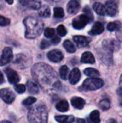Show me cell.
Wrapping results in <instances>:
<instances>
[{"instance_id":"d6986e66","label":"cell","mask_w":122,"mask_h":123,"mask_svg":"<svg viewBox=\"0 0 122 123\" xmlns=\"http://www.w3.org/2000/svg\"><path fill=\"white\" fill-rule=\"evenodd\" d=\"M104 45L105 48L111 51L119 48V43L115 40H106L104 41Z\"/></svg>"},{"instance_id":"1f68e13d","label":"cell","mask_w":122,"mask_h":123,"mask_svg":"<svg viewBox=\"0 0 122 123\" xmlns=\"http://www.w3.org/2000/svg\"><path fill=\"white\" fill-rule=\"evenodd\" d=\"M55 30L52 29V28H47L45 29V32H44V34H45V36L46 37H48V38H50V37H52L54 35H55Z\"/></svg>"},{"instance_id":"44dd1931","label":"cell","mask_w":122,"mask_h":123,"mask_svg":"<svg viewBox=\"0 0 122 123\" xmlns=\"http://www.w3.org/2000/svg\"><path fill=\"white\" fill-rule=\"evenodd\" d=\"M27 86L28 89V91L30 94H35L39 92V87L37 84L32 81H28L27 82Z\"/></svg>"},{"instance_id":"6da1fadb","label":"cell","mask_w":122,"mask_h":123,"mask_svg":"<svg viewBox=\"0 0 122 123\" xmlns=\"http://www.w3.org/2000/svg\"><path fill=\"white\" fill-rule=\"evenodd\" d=\"M32 74L34 79L43 87H55L60 84L57 79L54 70L50 66L42 63H37L32 67Z\"/></svg>"},{"instance_id":"8992f818","label":"cell","mask_w":122,"mask_h":123,"mask_svg":"<svg viewBox=\"0 0 122 123\" xmlns=\"http://www.w3.org/2000/svg\"><path fill=\"white\" fill-rule=\"evenodd\" d=\"M12 57H13V53H12V48L9 47L5 48L3 50L1 56L0 57V66H4L7 63H9V62H11V61L12 60Z\"/></svg>"},{"instance_id":"9a60e30c","label":"cell","mask_w":122,"mask_h":123,"mask_svg":"<svg viewBox=\"0 0 122 123\" xmlns=\"http://www.w3.org/2000/svg\"><path fill=\"white\" fill-rule=\"evenodd\" d=\"M104 27L103 24H101L99 22H96L93 25L91 31L89 32V34L91 35H97L101 34L104 32Z\"/></svg>"},{"instance_id":"e0dca14e","label":"cell","mask_w":122,"mask_h":123,"mask_svg":"<svg viewBox=\"0 0 122 123\" xmlns=\"http://www.w3.org/2000/svg\"><path fill=\"white\" fill-rule=\"evenodd\" d=\"M85 104H86L85 100L81 98V97H73L72 99H71V105L76 109H78V110L83 109Z\"/></svg>"},{"instance_id":"7a4b0ae2","label":"cell","mask_w":122,"mask_h":123,"mask_svg":"<svg viewBox=\"0 0 122 123\" xmlns=\"http://www.w3.org/2000/svg\"><path fill=\"white\" fill-rule=\"evenodd\" d=\"M25 26V37L28 39L37 37L43 30L44 25L42 21L38 19L29 17L24 19Z\"/></svg>"},{"instance_id":"7c38bea8","label":"cell","mask_w":122,"mask_h":123,"mask_svg":"<svg viewBox=\"0 0 122 123\" xmlns=\"http://www.w3.org/2000/svg\"><path fill=\"white\" fill-rule=\"evenodd\" d=\"M73 40L75 43L79 48H83L88 45L91 42V39L89 37L81 36V35H76L73 37Z\"/></svg>"},{"instance_id":"d590c367","label":"cell","mask_w":122,"mask_h":123,"mask_svg":"<svg viewBox=\"0 0 122 123\" xmlns=\"http://www.w3.org/2000/svg\"><path fill=\"white\" fill-rule=\"evenodd\" d=\"M83 11H84V12L86 13V14L89 17L90 21H92V20L93 19V14H92V12H91V9H90L88 6H86V7L84 8Z\"/></svg>"},{"instance_id":"ab89813d","label":"cell","mask_w":122,"mask_h":123,"mask_svg":"<svg viewBox=\"0 0 122 123\" xmlns=\"http://www.w3.org/2000/svg\"><path fill=\"white\" fill-rule=\"evenodd\" d=\"M4 82V76L2 73L0 71V84H2Z\"/></svg>"},{"instance_id":"30bf717a","label":"cell","mask_w":122,"mask_h":123,"mask_svg":"<svg viewBox=\"0 0 122 123\" xmlns=\"http://www.w3.org/2000/svg\"><path fill=\"white\" fill-rule=\"evenodd\" d=\"M4 71L7 76L8 81L10 84H15L18 83V81H19V77L17 73L14 70H13L10 68H6L4 69Z\"/></svg>"},{"instance_id":"f6af8a7d","label":"cell","mask_w":122,"mask_h":123,"mask_svg":"<svg viewBox=\"0 0 122 123\" xmlns=\"http://www.w3.org/2000/svg\"><path fill=\"white\" fill-rule=\"evenodd\" d=\"M120 86H121V88H122V75L121 76V79H120Z\"/></svg>"},{"instance_id":"9c48e42d","label":"cell","mask_w":122,"mask_h":123,"mask_svg":"<svg viewBox=\"0 0 122 123\" xmlns=\"http://www.w3.org/2000/svg\"><path fill=\"white\" fill-rule=\"evenodd\" d=\"M47 58L48 59L54 63H58L60 62L63 59V54L62 52L59 50L55 49L52 50H50L47 53Z\"/></svg>"},{"instance_id":"e575fe53","label":"cell","mask_w":122,"mask_h":123,"mask_svg":"<svg viewBox=\"0 0 122 123\" xmlns=\"http://www.w3.org/2000/svg\"><path fill=\"white\" fill-rule=\"evenodd\" d=\"M10 20L1 15H0V26H6L9 25Z\"/></svg>"},{"instance_id":"b9f144b4","label":"cell","mask_w":122,"mask_h":123,"mask_svg":"<svg viewBox=\"0 0 122 123\" xmlns=\"http://www.w3.org/2000/svg\"><path fill=\"white\" fill-rule=\"evenodd\" d=\"M77 123H86L85 120L83 119H78L77 120Z\"/></svg>"},{"instance_id":"83f0119b","label":"cell","mask_w":122,"mask_h":123,"mask_svg":"<svg viewBox=\"0 0 122 123\" xmlns=\"http://www.w3.org/2000/svg\"><path fill=\"white\" fill-rule=\"evenodd\" d=\"M68 72H69V70H68V68L67 66H63L60 67L59 73H60V77L63 79L65 80L67 79L68 75Z\"/></svg>"},{"instance_id":"ba28073f","label":"cell","mask_w":122,"mask_h":123,"mask_svg":"<svg viewBox=\"0 0 122 123\" xmlns=\"http://www.w3.org/2000/svg\"><path fill=\"white\" fill-rule=\"evenodd\" d=\"M0 97L6 104H11L15 99L14 94L9 89H2L0 90Z\"/></svg>"},{"instance_id":"2e32d148","label":"cell","mask_w":122,"mask_h":123,"mask_svg":"<svg viewBox=\"0 0 122 123\" xmlns=\"http://www.w3.org/2000/svg\"><path fill=\"white\" fill-rule=\"evenodd\" d=\"M81 61L83 63L93 64L95 63V58L91 52H85L82 54Z\"/></svg>"},{"instance_id":"60d3db41","label":"cell","mask_w":122,"mask_h":123,"mask_svg":"<svg viewBox=\"0 0 122 123\" xmlns=\"http://www.w3.org/2000/svg\"><path fill=\"white\" fill-rule=\"evenodd\" d=\"M117 94L122 97V88H120L117 90Z\"/></svg>"},{"instance_id":"484cf974","label":"cell","mask_w":122,"mask_h":123,"mask_svg":"<svg viewBox=\"0 0 122 123\" xmlns=\"http://www.w3.org/2000/svg\"><path fill=\"white\" fill-rule=\"evenodd\" d=\"M39 15L42 17H49L50 16V9L48 6L44 5L40 7V10L39 12Z\"/></svg>"},{"instance_id":"f1b7e54d","label":"cell","mask_w":122,"mask_h":123,"mask_svg":"<svg viewBox=\"0 0 122 123\" xmlns=\"http://www.w3.org/2000/svg\"><path fill=\"white\" fill-rule=\"evenodd\" d=\"M65 15L64 10L61 7L54 8V17L55 18H63Z\"/></svg>"},{"instance_id":"5b68a950","label":"cell","mask_w":122,"mask_h":123,"mask_svg":"<svg viewBox=\"0 0 122 123\" xmlns=\"http://www.w3.org/2000/svg\"><path fill=\"white\" fill-rule=\"evenodd\" d=\"M89 22H91L90 19L86 14H81L78 17H76L75 19H73L72 25L75 29L81 30V29H83L84 27H86V25Z\"/></svg>"},{"instance_id":"ee69618b","label":"cell","mask_w":122,"mask_h":123,"mask_svg":"<svg viewBox=\"0 0 122 123\" xmlns=\"http://www.w3.org/2000/svg\"><path fill=\"white\" fill-rule=\"evenodd\" d=\"M6 1V3H8L9 4H12L14 2V0H5Z\"/></svg>"},{"instance_id":"d4e9b609","label":"cell","mask_w":122,"mask_h":123,"mask_svg":"<svg viewBox=\"0 0 122 123\" xmlns=\"http://www.w3.org/2000/svg\"><path fill=\"white\" fill-rule=\"evenodd\" d=\"M63 46H64L65 49L67 50L68 53H73L76 52V48L75 45L73 44L72 42H70V41L68 40H66L63 43Z\"/></svg>"},{"instance_id":"74e56055","label":"cell","mask_w":122,"mask_h":123,"mask_svg":"<svg viewBox=\"0 0 122 123\" xmlns=\"http://www.w3.org/2000/svg\"><path fill=\"white\" fill-rule=\"evenodd\" d=\"M60 42V38L58 36H56V35H54L53 37L52 38V40H51V43H52L53 45H57V44H58Z\"/></svg>"},{"instance_id":"603a6c76","label":"cell","mask_w":122,"mask_h":123,"mask_svg":"<svg viewBox=\"0 0 122 123\" xmlns=\"http://www.w3.org/2000/svg\"><path fill=\"white\" fill-rule=\"evenodd\" d=\"M56 109L59 111V112H67L69 110V105L68 102L65 100H62L60 102H59L57 105H56Z\"/></svg>"},{"instance_id":"52a82bcc","label":"cell","mask_w":122,"mask_h":123,"mask_svg":"<svg viewBox=\"0 0 122 123\" xmlns=\"http://www.w3.org/2000/svg\"><path fill=\"white\" fill-rule=\"evenodd\" d=\"M104 6L106 9V14L111 17L116 16L118 12V6L117 3L114 0H109L106 1Z\"/></svg>"},{"instance_id":"ac0fdd59","label":"cell","mask_w":122,"mask_h":123,"mask_svg":"<svg viewBox=\"0 0 122 123\" xmlns=\"http://www.w3.org/2000/svg\"><path fill=\"white\" fill-rule=\"evenodd\" d=\"M55 120L59 123H73L75 117L73 115H59L55 117Z\"/></svg>"},{"instance_id":"4fadbf2b","label":"cell","mask_w":122,"mask_h":123,"mask_svg":"<svg viewBox=\"0 0 122 123\" xmlns=\"http://www.w3.org/2000/svg\"><path fill=\"white\" fill-rule=\"evenodd\" d=\"M81 79V71L78 68H73L69 75V82L74 85L76 84H77Z\"/></svg>"},{"instance_id":"4316f807","label":"cell","mask_w":122,"mask_h":123,"mask_svg":"<svg viewBox=\"0 0 122 123\" xmlns=\"http://www.w3.org/2000/svg\"><path fill=\"white\" fill-rule=\"evenodd\" d=\"M90 120L93 123H100V113L98 110H94L90 114Z\"/></svg>"},{"instance_id":"3957f363","label":"cell","mask_w":122,"mask_h":123,"mask_svg":"<svg viewBox=\"0 0 122 123\" xmlns=\"http://www.w3.org/2000/svg\"><path fill=\"white\" fill-rule=\"evenodd\" d=\"M27 118L30 123H47L48 112L46 107L42 105L32 107L29 110Z\"/></svg>"},{"instance_id":"7402d4cb","label":"cell","mask_w":122,"mask_h":123,"mask_svg":"<svg viewBox=\"0 0 122 123\" xmlns=\"http://www.w3.org/2000/svg\"><path fill=\"white\" fill-rule=\"evenodd\" d=\"M93 8L94 11H95L98 14L102 15V16H104V15L106 14L105 6H104L102 4H101V3H99V2H96V3H95V4H93Z\"/></svg>"},{"instance_id":"7bdbcfd3","label":"cell","mask_w":122,"mask_h":123,"mask_svg":"<svg viewBox=\"0 0 122 123\" xmlns=\"http://www.w3.org/2000/svg\"><path fill=\"white\" fill-rule=\"evenodd\" d=\"M108 123H118L115 120H114V119H111V120H109V121H108Z\"/></svg>"},{"instance_id":"f35d334b","label":"cell","mask_w":122,"mask_h":123,"mask_svg":"<svg viewBox=\"0 0 122 123\" xmlns=\"http://www.w3.org/2000/svg\"><path fill=\"white\" fill-rule=\"evenodd\" d=\"M47 2H49V3H50V4H55V3H57V2H58V1H60V0H45Z\"/></svg>"},{"instance_id":"4dcf8cb0","label":"cell","mask_w":122,"mask_h":123,"mask_svg":"<svg viewBox=\"0 0 122 123\" xmlns=\"http://www.w3.org/2000/svg\"><path fill=\"white\" fill-rule=\"evenodd\" d=\"M37 101L36 98L35 97H29L27 99H25L23 102H22V104L24 105H26V106H29V105H32V104L35 103V102Z\"/></svg>"},{"instance_id":"ffe728a7","label":"cell","mask_w":122,"mask_h":123,"mask_svg":"<svg viewBox=\"0 0 122 123\" xmlns=\"http://www.w3.org/2000/svg\"><path fill=\"white\" fill-rule=\"evenodd\" d=\"M122 27V24L119 21H114L109 22L107 25V30L109 31L113 32L115 30H120Z\"/></svg>"},{"instance_id":"8d00e7d4","label":"cell","mask_w":122,"mask_h":123,"mask_svg":"<svg viewBox=\"0 0 122 123\" xmlns=\"http://www.w3.org/2000/svg\"><path fill=\"white\" fill-rule=\"evenodd\" d=\"M50 43L46 40H42V41L40 43V48L41 49H45L48 47H50Z\"/></svg>"},{"instance_id":"5bb4252c","label":"cell","mask_w":122,"mask_h":123,"mask_svg":"<svg viewBox=\"0 0 122 123\" xmlns=\"http://www.w3.org/2000/svg\"><path fill=\"white\" fill-rule=\"evenodd\" d=\"M80 9V3L77 0H71L67 6V11L70 14H76Z\"/></svg>"},{"instance_id":"cb8c5ba5","label":"cell","mask_w":122,"mask_h":123,"mask_svg":"<svg viewBox=\"0 0 122 123\" xmlns=\"http://www.w3.org/2000/svg\"><path fill=\"white\" fill-rule=\"evenodd\" d=\"M84 74L89 77H99L100 76V73L98 70L93 68H87L84 70Z\"/></svg>"},{"instance_id":"d6a6232c","label":"cell","mask_w":122,"mask_h":123,"mask_svg":"<svg viewBox=\"0 0 122 123\" xmlns=\"http://www.w3.org/2000/svg\"><path fill=\"white\" fill-rule=\"evenodd\" d=\"M57 32L58 33V35H60V36L63 37L65 36L66 34H67V30L66 28L63 25H60L57 28Z\"/></svg>"},{"instance_id":"836d02e7","label":"cell","mask_w":122,"mask_h":123,"mask_svg":"<svg viewBox=\"0 0 122 123\" xmlns=\"http://www.w3.org/2000/svg\"><path fill=\"white\" fill-rule=\"evenodd\" d=\"M14 89L18 94H22L25 92V86L23 84H16L14 86Z\"/></svg>"},{"instance_id":"f546056e","label":"cell","mask_w":122,"mask_h":123,"mask_svg":"<svg viewBox=\"0 0 122 123\" xmlns=\"http://www.w3.org/2000/svg\"><path fill=\"white\" fill-rule=\"evenodd\" d=\"M110 101L109 99H103L99 102V107L103 110H107L110 108Z\"/></svg>"},{"instance_id":"8fae6325","label":"cell","mask_w":122,"mask_h":123,"mask_svg":"<svg viewBox=\"0 0 122 123\" xmlns=\"http://www.w3.org/2000/svg\"><path fill=\"white\" fill-rule=\"evenodd\" d=\"M20 4L32 9H39L41 7L40 0H19Z\"/></svg>"},{"instance_id":"bcb514c9","label":"cell","mask_w":122,"mask_h":123,"mask_svg":"<svg viewBox=\"0 0 122 123\" xmlns=\"http://www.w3.org/2000/svg\"><path fill=\"white\" fill-rule=\"evenodd\" d=\"M0 123H10V122H9V121H6V120H4V121H1Z\"/></svg>"},{"instance_id":"277c9868","label":"cell","mask_w":122,"mask_h":123,"mask_svg":"<svg viewBox=\"0 0 122 123\" xmlns=\"http://www.w3.org/2000/svg\"><path fill=\"white\" fill-rule=\"evenodd\" d=\"M104 85V81L99 78H89L86 79L81 89L83 91H93L101 88Z\"/></svg>"}]
</instances>
